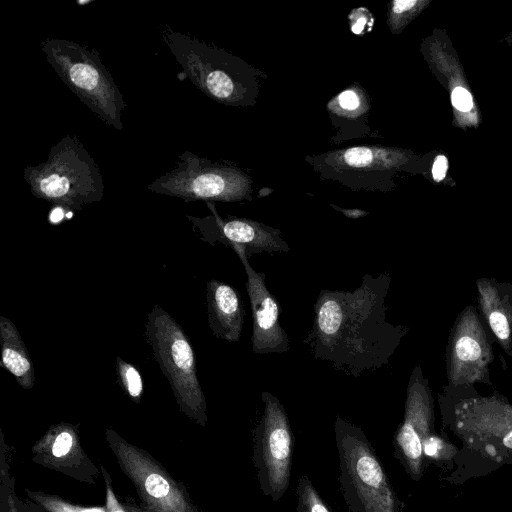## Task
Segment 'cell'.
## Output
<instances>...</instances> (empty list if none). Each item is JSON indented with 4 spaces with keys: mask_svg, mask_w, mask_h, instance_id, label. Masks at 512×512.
<instances>
[{
    "mask_svg": "<svg viewBox=\"0 0 512 512\" xmlns=\"http://www.w3.org/2000/svg\"><path fill=\"white\" fill-rule=\"evenodd\" d=\"M390 276L365 274L354 291L321 290L304 339L316 359L359 377L388 363L399 332L386 320Z\"/></svg>",
    "mask_w": 512,
    "mask_h": 512,
    "instance_id": "6da1fadb",
    "label": "cell"
},
{
    "mask_svg": "<svg viewBox=\"0 0 512 512\" xmlns=\"http://www.w3.org/2000/svg\"><path fill=\"white\" fill-rule=\"evenodd\" d=\"M24 179L36 198L71 211L104 197L99 166L75 135L52 146L45 162L26 166Z\"/></svg>",
    "mask_w": 512,
    "mask_h": 512,
    "instance_id": "7a4b0ae2",
    "label": "cell"
},
{
    "mask_svg": "<svg viewBox=\"0 0 512 512\" xmlns=\"http://www.w3.org/2000/svg\"><path fill=\"white\" fill-rule=\"evenodd\" d=\"M334 432L339 482L349 512H400L399 499L364 431L338 415Z\"/></svg>",
    "mask_w": 512,
    "mask_h": 512,
    "instance_id": "3957f363",
    "label": "cell"
},
{
    "mask_svg": "<svg viewBox=\"0 0 512 512\" xmlns=\"http://www.w3.org/2000/svg\"><path fill=\"white\" fill-rule=\"evenodd\" d=\"M40 46L63 83L104 123L121 131L126 102L99 53L67 39L47 38Z\"/></svg>",
    "mask_w": 512,
    "mask_h": 512,
    "instance_id": "277c9868",
    "label": "cell"
},
{
    "mask_svg": "<svg viewBox=\"0 0 512 512\" xmlns=\"http://www.w3.org/2000/svg\"><path fill=\"white\" fill-rule=\"evenodd\" d=\"M145 336L181 412L205 426L207 403L197 377L194 349L185 331L168 312L155 305L147 315Z\"/></svg>",
    "mask_w": 512,
    "mask_h": 512,
    "instance_id": "5b68a950",
    "label": "cell"
},
{
    "mask_svg": "<svg viewBox=\"0 0 512 512\" xmlns=\"http://www.w3.org/2000/svg\"><path fill=\"white\" fill-rule=\"evenodd\" d=\"M163 41L182 72L206 96L225 105L248 101V67L237 57L166 26Z\"/></svg>",
    "mask_w": 512,
    "mask_h": 512,
    "instance_id": "8992f818",
    "label": "cell"
},
{
    "mask_svg": "<svg viewBox=\"0 0 512 512\" xmlns=\"http://www.w3.org/2000/svg\"><path fill=\"white\" fill-rule=\"evenodd\" d=\"M147 189L186 202H232L250 199L251 180L238 168L184 151L178 155L176 166L149 183Z\"/></svg>",
    "mask_w": 512,
    "mask_h": 512,
    "instance_id": "52a82bcc",
    "label": "cell"
},
{
    "mask_svg": "<svg viewBox=\"0 0 512 512\" xmlns=\"http://www.w3.org/2000/svg\"><path fill=\"white\" fill-rule=\"evenodd\" d=\"M261 398L264 410L253 430L252 460L262 494L276 502L289 487L294 435L279 399L268 391Z\"/></svg>",
    "mask_w": 512,
    "mask_h": 512,
    "instance_id": "ba28073f",
    "label": "cell"
},
{
    "mask_svg": "<svg viewBox=\"0 0 512 512\" xmlns=\"http://www.w3.org/2000/svg\"><path fill=\"white\" fill-rule=\"evenodd\" d=\"M106 442L124 474L134 484L143 506L152 512H199L187 489L146 450L115 430H105Z\"/></svg>",
    "mask_w": 512,
    "mask_h": 512,
    "instance_id": "9c48e42d",
    "label": "cell"
},
{
    "mask_svg": "<svg viewBox=\"0 0 512 512\" xmlns=\"http://www.w3.org/2000/svg\"><path fill=\"white\" fill-rule=\"evenodd\" d=\"M212 215L198 218L187 215V219L199 232L200 238L214 245L240 246L247 256L256 253L288 252L290 247L281 237V231L263 223L236 217L222 218L213 202H206Z\"/></svg>",
    "mask_w": 512,
    "mask_h": 512,
    "instance_id": "30bf717a",
    "label": "cell"
},
{
    "mask_svg": "<svg viewBox=\"0 0 512 512\" xmlns=\"http://www.w3.org/2000/svg\"><path fill=\"white\" fill-rule=\"evenodd\" d=\"M31 453L36 464L83 483L94 485L101 474L85 453L78 427L72 423L51 425L32 445Z\"/></svg>",
    "mask_w": 512,
    "mask_h": 512,
    "instance_id": "8fae6325",
    "label": "cell"
},
{
    "mask_svg": "<svg viewBox=\"0 0 512 512\" xmlns=\"http://www.w3.org/2000/svg\"><path fill=\"white\" fill-rule=\"evenodd\" d=\"M240 258L247 281L245 283L252 310L251 348L256 354L283 353L290 343L286 331L279 323V305L265 284V274L255 271L245 250L234 246Z\"/></svg>",
    "mask_w": 512,
    "mask_h": 512,
    "instance_id": "7c38bea8",
    "label": "cell"
},
{
    "mask_svg": "<svg viewBox=\"0 0 512 512\" xmlns=\"http://www.w3.org/2000/svg\"><path fill=\"white\" fill-rule=\"evenodd\" d=\"M432 433L427 402L413 387L408 394L404 421L393 440L395 458L413 481H420L425 473L423 444Z\"/></svg>",
    "mask_w": 512,
    "mask_h": 512,
    "instance_id": "4fadbf2b",
    "label": "cell"
},
{
    "mask_svg": "<svg viewBox=\"0 0 512 512\" xmlns=\"http://www.w3.org/2000/svg\"><path fill=\"white\" fill-rule=\"evenodd\" d=\"M208 325L221 340L237 342L242 334L245 310L240 296L232 286L212 279L206 284Z\"/></svg>",
    "mask_w": 512,
    "mask_h": 512,
    "instance_id": "5bb4252c",
    "label": "cell"
},
{
    "mask_svg": "<svg viewBox=\"0 0 512 512\" xmlns=\"http://www.w3.org/2000/svg\"><path fill=\"white\" fill-rule=\"evenodd\" d=\"M404 153L375 146H358L329 153L325 162L340 173L384 172L403 163Z\"/></svg>",
    "mask_w": 512,
    "mask_h": 512,
    "instance_id": "9a60e30c",
    "label": "cell"
},
{
    "mask_svg": "<svg viewBox=\"0 0 512 512\" xmlns=\"http://www.w3.org/2000/svg\"><path fill=\"white\" fill-rule=\"evenodd\" d=\"M0 365L10 372L24 389H32L35 382L33 362L24 341L13 322L0 316Z\"/></svg>",
    "mask_w": 512,
    "mask_h": 512,
    "instance_id": "2e32d148",
    "label": "cell"
},
{
    "mask_svg": "<svg viewBox=\"0 0 512 512\" xmlns=\"http://www.w3.org/2000/svg\"><path fill=\"white\" fill-rule=\"evenodd\" d=\"M0 452V512H20L22 504L15 493V481L11 475L8 447L1 433Z\"/></svg>",
    "mask_w": 512,
    "mask_h": 512,
    "instance_id": "e0dca14e",
    "label": "cell"
},
{
    "mask_svg": "<svg viewBox=\"0 0 512 512\" xmlns=\"http://www.w3.org/2000/svg\"><path fill=\"white\" fill-rule=\"evenodd\" d=\"M27 497L43 512H107L106 507H85L67 501L59 495L25 489Z\"/></svg>",
    "mask_w": 512,
    "mask_h": 512,
    "instance_id": "ac0fdd59",
    "label": "cell"
},
{
    "mask_svg": "<svg viewBox=\"0 0 512 512\" xmlns=\"http://www.w3.org/2000/svg\"><path fill=\"white\" fill-rule=\"evenodd\" d=\"M425 0H394L388 11V26L393 34L400 33L427 5Z\"/></svg>",
    "mask_w": 512,
    "mask_h": 512,
    "instance_id": "d6986e66",
    "label": "cell"
},
{
    "mask_svg": "<svg viewBox=\"0 0 512 512\" xmlns=\"http://www.w3.org/2000/svg\"><path fill=\"white\" fill-rule=\"evenodd\" d=\"M117 380L124 393L135 403H140L144 385L140 371L119 356L116 358Z\"/></svg>",
    "mask_w": 512,
    "mask_h": 512,
    "instance_id": "ffe728a7",
    "label": "cell"
},
{
    "mask_svg": "<svg viewBox=\"0 0 512 512\" xmlns=\"http://www.w3.org/2000/svg\"><path fill=\"white\" fill-rule=\"evenodd\" d=\"M454 444L449 440L432 433L423 444V453L426 460L438 464H454V459L459 452Z\"/></svg>",
    "mask_w": 512,
    "mask_h": 512,
    "instance_id": "44dd1931",
    "label": "cell"
},
{
    "mask_svg": "<svg viewBox=\"0 0 512 512\" xmlns=\"http://www.w3.org/2000/svg\"><path fill=\"white\" fill-rule=\"evenodd\" d=\"M296 493L295 512H331L308 476L302 475L299 478Z\"/></svg>",
    "mask_w": 512,
    "mask_h": 512,
    "instance_id": "7402d4cb",
    "label": "cell"
},
{
    "mask_svg": "<svg viewBox=\"0 0 512 512\" xmlns=\"http://www.w3.org/2000/svg\"><path fill=\"white\" fill-rule=\"evenodd\" d=\"M100 469L105 483V507L107 509V512H152L143 505L138 506L129 502H123L119 500L114 492L112 480L108 471L103 465H100Z\"/></svg>",
    "mask_w": 512,
    "mask_h": 512,
    "instance_id": "603a6c76",
    "label": "cell"
},
{
    "mask_svg": "<svg viewBox=\"0 0 512 512\" xmlns=\"http://www.w3.org/2000/svg\"><path fill=\"white\" fill-rule=\"evenodd\" d=\"M456 353L461 360H476L481 355V348L473 338L465 336L458 340Z\"/></svg>",
    "mask_w": 512,
    "mask_h": 512,
    "instance_id": "cb8c5ba5",
    "label": "cell"
},
{
    "mask_svg": "<svg viewBox=\"0 0 512 512\" xmlns=\"http://www.w3.org/2000/svg\"><path fill=\"white\" fill-rule=\"evenodd\" d=\"M363 97L355 89H347L340 93L333 101L343 111H358L362 105Z\"/></svg>",
    "mask_w": 512,
    "mask_h": 512,
    "instance_id": "d4e9b609",
    "label": "cell"
},
{
    "mask_svg": "<svg viewBox=\"0 0 512 512\" xmlns=\"http://www.w3.org/2000/svg\"><path fill=\"white\" fill-rule=\"evenodd\" d=\"M451 101L455 109L461 112L469 111L473 107L471 93L463 87H456L451 93Z\"/></svg>",
    "mask_w": 512,
    "mask_h": 512,
    "instance_id": "484cf974",
    "label": "cell"
},
{
    "mask_svg": "<svg viewBox=\"0 0 512 512\" xmlns=\"http://www.w3.org/2000/svg\"><path fill=\"white\" fill-rule=\"evenodd\" d=\"M489 322L493 332L498 338L505 340L509 337V324L504 314L500 312H493L490 315Z\"/></svg>",
    "mask_w": 512,
    "mask_h": 512,
    "instance_id": "4316f807",
    "label": "cell"
},
{
    "mask_svg": "<svg viewBox=\"0 0 512 512\" xmlns=\"http://www.w3.org/2000/svg\"><path fill=\"white\" fill-rule=\"evenodd\" d=\"M354 12L356 15H351V29L355 34H361L367 26H371L372 18L366 9H358Z\"/></svg>",
    "mask_w": 512,
    "mask_h": 512,
    "instance_id": "83f0119b",
    "label": "cell"
},
{
    "mask_svg": "<svg viewBox=\"0 0 512 512\" xmlns=\"http://www.w3.org/2000/svg\"><path fill=\"white\" fill-rule=\"evenodd\" d=\"M448 168V161L444 155L435 158L432 166V176L437 182L441 181L445 176Z\"/></svg>",
    "mask_w": 512,
    "mask_h": 512,
    "instance_id": "f1b7e54d",
    "label": "cell"
},
{
    "mask_svg": "<svg viewBox=\"0 0 512 512\" xmlns=\"http://www.w3.org/2000/svg\"><path fill=\"white\" fill-rule=\"evenodd\" d=\"M331 207H333L337 211L341 212L344 216L351 218V219H358V218L364 217L369 214L367 211L357 209V208L356 209H345V208L338 207L335 204H331Z\"/></svg>",
    "mask_w": 512,
    "mask_h": 512,
    "instance_id": "f546056e",
    "label": "cell"
},
{
    "mask_svg": "<svg viewBox=\"0 0 512 512\" xmlns=\"http://www.w3.org/2000/svg\"><path fill=\"white\" fill-rule=\"evenodd\" d=\"M28 512H35V511H28Z\"/></svg>",
    "mask_w": 512,
    "mask_h": 512,
    "instance_id": "4dcf8cb0",
    "label": "cell"
}]
</instances>
